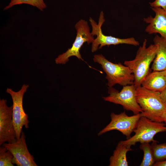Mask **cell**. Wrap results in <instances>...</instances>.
Returning <instances> with one entry per match:
<instances>
[{"mask_svg": "<svg viewBox=\"0 0 166 166\" xmlns=\"http://www.w3.org/2000/svg\"><path fill=\"white\" fill-rule=\"evenodd\" d=\"M147 40L145 39L138 49L134 59L124 62L134 75V85L136 88L141 86L142 81L150 73V65L156 55V45L154 44L147 47Z\"/></svg>", "mask_w": 166, "mask_h": 166, "instance_id": "1", "label": "cell"}, {"mask_svg": "<svg viewBox=\"0 0 166 166\" xmlns=\"http://www.w3.org/2000/svg\"><path fill=\"white\" fill-rule=\"evenodd\" d=\"M136 100L142 110V116L157 122H163L162 115L166 110L160 93L148 90L142 86L136 89Z\"/></svg>", "mask_w": 166, "mask_h": 166, "instance_id": "2", "label": "cell"}, {"mask_svg": "<svg viewBox=\"0 0 166 166\" xmlns=\"http://www.w3.org/2000/svg\"><path fill=\"white\" fill-rule=\"evenodd\" d=\"M93 60L101 65L106 73L109 87H112L117 84L123 86L134 84V77L128 66L121 63H113L101 54L94 55Z\"/></svg>", "mask_w": 166, "mask_h": 166, "instance_id": "3", "label": "cell"}, {"mask_svg": "<svg viewBox=\"0 0 166 166\" xmlns=\"http://www.w3.org/2000/svg\"><path fill=\"white\" fill-rule=\"evenodd\" d=\"M133 132L135 134L126 140L120 142L131 147L138 142L141 144L155 141L154 136L157 133L166 132V125L163 122L153 121L142 116L139 120Z\"/></svg>", "mask_w": 166, "mask_h": 166, "instance_id": "4", "label": "cell"}, {"mask_svg": "<svg viewBox=\"0 0 166 166\" xmlns=\"http://www.w3.org/2000/svg\"><path fill=\"white\" fill-rule=\"evenodd\" d=\"M75 27L77 31V35L72 46L55 59L56 64H65L72 56L76 57L79 59L83 61L80 52L81 46L85 42L88 44L92 43L94 40V36L90 32L88 22L85 20H79L76 24Z\"/></svg>", "mask_w": 166, "mask_h": 166, "instance_id": "5", "label": "cell"}, {"mask_svg": "<svg viewBox=\"0 0 166 166\" xmlns=\"http://www.w3.org/2000/svg\"><path fill=\"white\" fill-rule=\"evenodd\" d=\"M89 21L92 28L91 33L93 36H97L92 43L91 51L92 52H96L98 49H100L106 45L121 44L130 45L135 46L139 45V42L133 37L122 39L103 34L101 26L105 22V19L103 11L101 12L100 13L98 24L91 17H90Z\"/></svg>", "mask_w": 166, "mask_h": 166, "instance_id": "6", "label": "cell"}, {"mask_svg": "<svg viewBox=\"0 0 166 166\" xmlns=\"http://www.w3.org/2000/svg\"><path fill=\"white\" fill-rule=\"evenodd\" d=\"M136 88L134 84L123 86L120 92L112 87H109L107 97H103L106 101L121 105L134 114L141 113L142 110L136 100Z\"/></svg>", "mask_w": 166, "mask_h": 166, "instance_id": "7", "label": "cell"}, {"mask_svg": "<svg viewBox=\"0 0 166 166\" xmlns=\"http://www.w3.org/2000/svg\"><path fill=\"white\" fill-rule=\"evenodd\" d=\"M29 86L28 85L23 84L17 92L9 88L6 90V92L10 95L12 100L13 122L17 139L20 137L23 126L27 129L29 128L28 116L25 112L23 105V96Z\"/></svg>", "mask_w": 166, "mask_h": 166, "instance_id": "8", "label": "cell"}, {"mask_svg": "<svg viewBox=\"0 0 166 166\" xmlns=\"http://www.w3.org/2000/svg\"><path fill=\"white\" fill-rule=\"evenodd\" d=\"M142 116L141 113L132 116L127 115L125 112L116 114L112 113L110 115L111 121L109 124L98 133L100 136L109 131L117 130L126 136L127 139L131 136L137 123Z\"/></svg>", "mask_w": 166, "mask_h": 166, "instance_id": "9", "label": "cell"}, {"mask_svg": "<svg viewBox=\"0 0 166 166\" xmlns=\"http://www.w3.org/2000/svg\"><path fill=\"white\" fill-rule=\"evenodd\" d=\"M6 147L12 154L13 163L17 166H37L33 156L28 149L24 132L22 131L20 138L10 143H3Z\"/></svg>", "mask_w": 166, "mask_h": 166, "instance_id": "10", "label": "cell"}, {"mask_svg": "<svg viewBox=\"0 0 166 166\" xmlns=\"http://www.w3.org/2000/svg\"><path fill=\"white\" fill-rule=\"evenodd\" d=\"M6 100H0V145L16 139L13 119V106L9 107Z\"/></svg>", "mask_w": 166, "mask_h": 166, "instance_id": "11", "label": "cell"}, {"mask_svg": "<svg viewBox=\"0 0 166 166\" xmlns=\"http://www.w3.org/2000/svg\"><path fill=\"white\" fill-rule=\"evenodd\" d=\"M155 13L143 19V21L148 24L145 31L149 34H159L160 36L166 39V11L160 7H151Z\"/></svg>", "mask_w": 166, "mask_h": 166, "instance_id": "12", "label": "cell"}, {"mask_svg": "<svg viewBox=\"0 0 166 166\" xmlns=\"http://www.w3.org/2000/svg\"><path fill=\"white\" fill-rule=\"evenodd\" d=\"M142 86L149 90L161 93L166 88V70L153 71L142 81Z\"/></svg>", "mask_w": 166, "mask_h": 166, "instance_id": "13", "label": "cell"}, {"mask_svg": "<svg viewBox=\"0 0 166 166\" xmlns=\"http://www.w3.org/2000/svg\"><path fill=\"white\" fill-rule=\"evenodd\" d=\"M153 42L157 46V50L151 69L153 71L166 70V39L156 35Z\"/></svg>", "mask_w": 166, "mask_h": 166, "instance_id": "14", "label": "cell"}, {"mask_svg": "<svg viewBox=\"0 0 166 166\" xmlns=\"http://www.w3.org/2000/svg\"><path fill=\"white\" fill-rule=\"evenodd\" d=\"M131 147L119 142L113 155L109 159V166H128V162L126 155L127 152L132 150Z\"/></svg>", "mask_w": 166, "mask_h": 166, "instance_id": "15", "label": "cell"}, {"mask_svg": "<svg viewBox=\"0 0 166 166\" xmlns=\"http://www.w3.org/2000/svg\"><path fill=\"white\" fill-rule=\"evenodd\" d=\"M140 148L144 153V156L140 166H152L155 162L151 145L149 143H141Z\"/></svg>", "mask_w": 166, "mask_h": 166, "instance_id": "16", "label": "cell"}, {"mask_svg": "<svg viewBox=\"0 0 166 166\" xmlns=\"http://www.w3.org/2000/svg\"><path fill=\"white\" fill-rule=\"evenodd\" d=\"M151 147L155 162L166 160V143L158 144L155 140L152 142Z\"/></svg>", "mask_w": 166, "mask_h": 166, "instance_id": "17", "label": "cell"}, {"mask_svg": "<svg viewBox=\"0 0 166 166\" xmlns=\"http://www.w3.org/2000/svg\"><path fill=\"white\" fill-rule=\"evenodd\" d=\"M22 4H28L36 7L41 11H43L46 7V5L43 0H10L9 4L4 8V10H7L15 5Z\"/></svg>", "mask_w": 166, "mask_h": 166, "instance_id": "18", "label": "cell"}, {"mask_svg": "<svg viewBox=\"0 0 166 166\" xmlns=\"http://www.w3.org/2000/svg\"><path fill=\"white\" fill-rule=\"evenodd\" d=\"M13 156L12 153L5 147H0V166H13Z\"/></svg>", "mask_w": 166, "mask_h": 166, "instance_id": "19", "label": "cell"}, {"mask_svg": "<svg viewBox=\"0 0 166 166\" xmlns=\"http://www.w3.org/2000/svg\"><path fill=\"white\" fill-rule=\"evenodd\" d=\"M149 4L151 7H160L166 11V0H155Z\"/></svg>", "mask_w": 166, "mask_h": 166, "instance_id": "20", "label": "cell"}, {"mask_svg": "<svg viewBox=\"0 0 166 166\" xmlns=\"http://www.w3.org/2000/svg\"><path fill=\"white\" fill-rule=\"evenodd\" d=\"M160 97L163 102L166 106V88L160 93Z\"/></svg>", "mask_w": 166, "mask_h": 166, "instance_id": "21", "label": "cell"}, {"mask_svg": "<svg viewBox=\"0 0 166 166\" xmlns=\"http://www.w3.org/2000/svg\"><path fill=\"white\" fill-rule=\"evenodd\" d=\"M153 166H166V160L156 162Z\"/></svg>", "mask_w": 166, "mask_h": 166, "instance_id": "22", "label": "cell"}, {"mask_svg": "<svg viewBox=\"0 0 166 166\" xmlns=\"http://www.w3.org/2000/svg\"><path fill=\"white\" fill-rule=\"evenodd\" d=\"M162 119L163 122H164L166 125V110L162 115Z\"/></svg>", "mask_w": 166, "mask_h": 166, "instance_id": "23", "label": "cell"}]
</instances>
